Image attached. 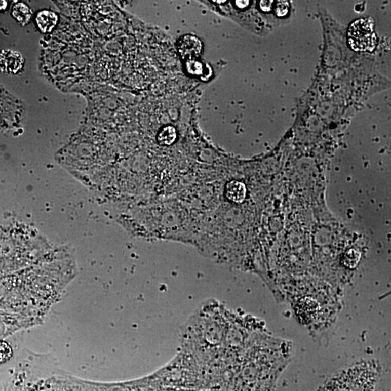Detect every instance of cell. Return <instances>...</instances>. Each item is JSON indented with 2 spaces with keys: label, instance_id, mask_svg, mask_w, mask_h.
<instances>
[{
  "label": "cell",
  "instance_id": "obj_6",
  "mask_svg": "<svg viewBox=\"0 0 391 391\" xmlns=\"http://www.w3.org/2000/svg\"><path fill=\"white\" fill-rule=\"evenodd\" d=\"M12 15L21 26H26L31 21L33 12L31 8L24 3H17L13 6Z\"/></svg>",
  "mask_w": 391,
  "mask_h": 391
},
{
  "label": "cell",
  "instance_id": "obj_8",
  "mask_svg": "<svg viewBox=\"0 0 391 391\" xmlns=\"http://www.w3.org/2000/svg\"><path fill=\"white\" fill-rule=\"evenodd\" d=\"M13 356L11 345L6 341H0V364L8 362Z\"/></svg>",
  "mask_w": 391,
  "mask_h": 391
},
{
  "label": "cell",
  "instance_id": "obj_5",
  "mask_svg": "<svg viewBox=\"0 0 391 391\" xmlns=\"http://www.w3.org/2000/svg\"><path fill=\"white\" fill-rule=\"evenodd\" d=\"M57 23V16L55 13L42 11L36 16V23L38 28L44 33L51 32Z\"/></svg>",
  "mask_w": 391,
  "mask_h": 391
},
{
  "label": "cell",
  "instance_id": "obj_4",
  "mask_svg": "<svg viewBox=\"0 0 391 391\" xmlns=\"http://www.w3.org/2000/svg\"><path fill=\"white\" fill-rule=\"evenodd\" d=\"M247 193L245 185L238 180H232L226 185L225 194L230 201L241 203L244 201Z\"/></svg>",
  "mask_w": 391,
  "mask_h": 391
},
{
  "label": "cell",
  "instance_id": "obj_9",
  "mask_svg": "<svg viewBox=\"0 0 391 391\" xmlns=\"http://www.w3.org/2000/svg\"><path fill=\"white\" fill-rule=\"evenodd\" d=\"M288 8H289V6H288V2H278L276 10V14L278 16H286L288 13Z\"/></svg>",
  "mask_w": 391,
  "mask_h": 391
},
{
  "label": "cell",
  "instance_id": "obj_11",
  "mask_svg": "<svg viewBox=\"0 0 391 391\" xmlns=\"http://www.w3.org/2000/svg\"><path fill=\"white\" fill-rule=\"evenodd\" d=\"M249 1H236V5L240 8H245L249 6Z\"/></svg>",
  "mask_w": 391,
  "mask_h": 391
},
{
  "label": "cell",
  "instance_id": "obj_10",
  "mask_svg": "<svg viewBox=\"0 0 391 391\" xmlns=\"http://www.w3.org/2000/svg\"><path fill=\"white\" fill-rule=\"evenodd\" d=\"M272 1H261L260 8L264 11H270L271 7H272Z\"/></svg>",
  "mask_w": 391,
  "mask_h": 391
},
{
  "label": "cell",
  "instance_id": "obj_7",
  "mask_svg": "<svg viewBox=\"0 0 391 391\" xmlns=\"http://www.w3.org/2000/svg\"><path fill=\"white\" fill-rule=\"evenodd\" d=\"M177 138L176 130L172 126H166L160 130L158 141L163 146H170L175 142Z\"/></svg>",
  "mask_w": 391,
  "mask_h": 391
},
{
  "label": "cell",
  "instance_id": "obj_2",
  "mask_svg": "<svg viewBox=\"0 0 391 391\" xmlns=\"http://www.w3.org/2000/svg\"><path fill=\"white\" fill-rule=\"evenodd\" d=\"M25 60L21 53L11 50L0 51V71L17 75L24 68Z\"/></svg>",
  "mask_w": 391,
  "mask_h": 391
},
{
  "label": "cell",
  "instance_id": "obj_3",
  "mask_svg": "<svg viewBox=\"0 0 391 391\" xmlns=\"http://www.w3.org/2000/svg\"><path fill=\"white\" fill-rule=\"evenodd\" d=\"M178 50L180 55L185 58L198 56L201 52L202 43L197 37L188 35L180 40Z\"/></svg>",
  "mask_w": 391,
  "mask_h": 391
},
{
  "label": "cell",
  "instance_id": "obj_1",
  "mask_svg": "<svg viewBox=\"0 0 391 391\" xmlns=\"http://www.w3.org/2000/svg\"><path fill=\"white\" fill-rule=\"evenodd\" d=\"M348 42L355 51L372 52L377 45L373 21L370 18L357 20L350 26Z\"/></svg>",
  "mask_w": 391,
  "mask_h": 391
}]
</instances>
